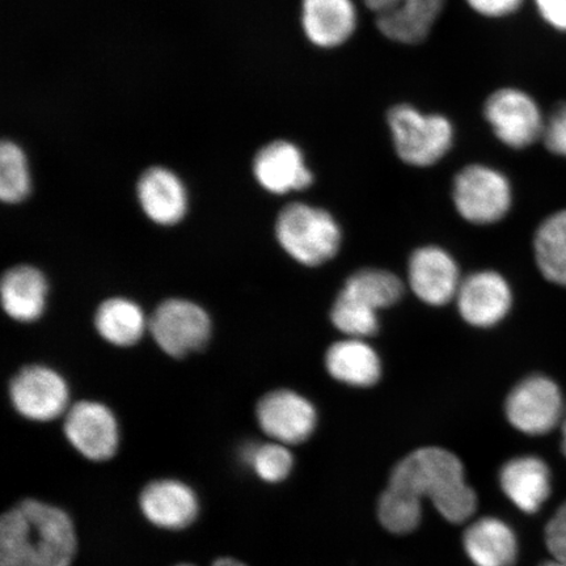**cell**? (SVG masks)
I'll list each match as a JSON object with an SVG mask.
<instances>
[{"label":"cell","instance_id":"35","mask_svg":"<svg viewBox=\"0 0 566 566\" xmlns=\"http://www.w3.org/2000/svg\"><path fill=\"white\" fill-rule=\"evenodd\" d=\"M542 566H566V564L555 560V558H554V560L544 563Z\"/></svg>","mask_w":566,"mask_h":566},{"label":"cell","instance_id":"29","mask_svg":"<svg viewBox=\"0 0 566 566\" xmlns=\"http://www.w3.org/2000/svg\"><path fill=\"white\" fill-rule=\"evenodd\" d=\"M542 138L552 154L566 158V104L552 113Z\"/></svg>","mask_w":566,"mask_h":566},{"label":"cell","instance_id":"23","mask_svg":"<svg viewBox=\"0 0 566 566\" xmlns=\"http://www.w3.org/2000/svg\"><path fill=\"white\" fill-rule=\"evenodd\" d=\"M95 327L106 343L126 348L144 337L148 329V318L136 302L111 298L98 306Z\"/></svg>","mask_w":566,"mask_h":566},{"label":"cell","instance_id":"31","mask_svg":"<svg viewBox=\"0 0 566 566\" xmlns=\"http://www.w3.org/2000/svg\"><path fill=\"white\" fill-rule=\"evenodd\" d=\"M467 2L481 15L501 18L518 10L523 0H467Z\"/></svg>","mask_w":566,"mask_h":566},{"label":"cell","instance_id":"17","mask_svg":"<svg viewBox=\"0 0 566 566\" xmlns=\"http://www.w3.org/2000/svg\"><path fill=\"white\" fill-rule=\"evenodd\" d=\"M137 192L142 210L157 224L174 226L187 214V188L171 169H146L138 181Z\"/></svg>","mask_w":566,"mask_h":566},{"label":"cell","instance_id":"9","mask_svg":"<svg viewBox=\"0 0 566 566\" xmlns=\"http://www.w3.org/2000/svg\"><path fill=\"white\" fill-rule=\"evenodd\" d=\"M485 117L502 144L513 148L533 145L543 137L546 126L539 106L514 88L494 92L485 104Z\"/></svg>","mask_w":566,"mask_h":566},{"label":"cell","instance_id":"14","mask_svg":"<svg viewBox=\"0 0 566 566\" xmlns=\"http://www.w3.org/2000/svg\"><path fill=\"white\" fill-rule=\"evenodd\" d=\"M386 38L419 44L443 9L444 0H365Z\"/></svg>","mask_w":566,"mask_h":566},{"label":"cell","instance_id":"30","mask_svg":"<svg viewBox=\"0 0 566 566\" xmlns=\"http://www.w3.org/2000/svg\"><path fill=\"white\" fill-rule=\"evenodd\" d=\"M546 543L555 560L566 564V501L548 522Z\"/></svg>","mask_w":566,"mask_h":566},{"label":"cell","instance_id":"7","mask_svg":"<svg viewBox=\"0 0 566 566\" xmlns=\"http://www.w3.org/2000/svg\"><path fill=\"white\" fill-rule=\"evenodd\" d=\"M509 422L528 436H544L564 420L560 388L544 375H531L520 381L505 402Z\"/></svg>","mask_w":566,"mask_h":566},{"label":"cell","instance_id":"4","mask_svg":"<svg viewBox=\"0 0 566 566\" xmlns=\"http://www.w3.org/2000/svg\"><path fill=\"white\" fill-rule=\"evenodd\" d=\"M395 150L409 166L429 167L440 161L452 145V126L440 115H423L402 104L388 113Z\"/></svg>","mask_w":566,"mask_h":566},{"label":"cell","instance_id":"11","mask_svg":"<svg viewBox=\"0 0 566 566\" xmlns=\"http://www.w3.org/2000/svg\"><path fill=\"white\" fill-rule=\"evenodd\" d=\"M65 434L76 451L94 462L115 457L118 424L108 407L97 401H80L69 409Z\"/></svg>","mask_w":566,"mask_h":566},{"label":"cell","instance_id":"12","mask_svg":"<svg viewBox=\"0 0 566 566\" xmlns=\"http://www.w3.org/2000/svg\"><path fill=\"white\" fill-rule=\"evenodd\" d=\"M455 302L464 322L478 328L497 325L509 314L513 293L507 281L497 272H476L460 283Z\"/></svg>","mask_w":566,"mask_h":566},{"label":"cell","instance_id":"20","mask_svg":"<svg viewBox=\"0 0 566 566\" xmlns=\"http://www.w3.org/2000/svg\"><path fill=\"white\" fill-rule=\"evenodd\" d=\"M0 293L7 315L20 323H32L44 314L48 281L39 269L13 266L4 273Z\"/></svg>","mask_w":566,"mask_h":566},{"label":"cell","instance_id":"27","mask_svg":"<svg viewBox=\"0 0 566 566\" xmlns=\"http://www.w3.org/2000/svg\"><path fill=\"white\" fill-rule=\"evenodd\" d=\"M31 192V174L23 150L11 140L0 146V198L6 203L24 201Z\"/></svg>","mask_w":566,"mask_h":566},{"label":"cell","instance_id":"3","mask_svg":"<svg viewBox=\"0 0 566 566\" xmlns=\"http://www.w3.org/2000/svg\"><path fill=\"white\" fill-rule=\"evenodd\" d=\"M275 237L290 258L304 266L334 259L342 245V230L328 211L307 203H290L275 222Z\"/></svg>","mask_w":566,"mask_h":566},{"label":"cell","instance_id":"16","mask_svg":"<svg viewBox=\"0 0 566 566\" xmlns=\"http://www.w3.org/2000/svg\"><path fill=\"white\" fill-rule=\"evenodd\" d=\"M140 511L153 525L182 530L196 521L200 505L192 488L177 480L148 484L139 497Z\"/></svg>","mask_w":566,"mask_h":566},{"label":"cell","instance_id":"8","mask_svg":"<svg viewBox=\"0 0 566 566\" xmlns=\"http://www.w3.org/2000/svg\"><path fill=\"white\" fill-rule=\"evenodd\" d=\"M10 398L17 412L32 421H52L66 412L69 386L61 374L48 366L21 369L11 380Z\"/></svg>","mask_w":566,"mask_h":566},{"label":"cell","instance_id":"15","mask_svg":"<svg viewBox=\"0 0 566 566\" xmlns=\"http://www.w3.org/2000/svg\"><path fill=\"white\" fill-rule=\"evenodd\" d=\"M253 174L269 193L280 196L307 189L314 181L300 148L287 140H274L261 148Z\"/></svg>","mask_w":566,"mask_h":566},{"label":"cell","instance_id":"5","mask_svg":"<svg viewBox=\"0 0 566 566\" xmlns=\"http://www.w3.org/2000/svg\"><path fill=\"white\" fill-rule=\"evenodd\" d=\"M452 198L467 222L492 224L511 210L513 196L505 175L490 167L473 165L457 175Z\"/></svg>","mask_w":566,"mask_h":566},{"label":"cell","instance_id":"22","mask_svg":"<svg viewBox=\"0 0 566 566\" xmlns=\"http://www.w3.org/2000/svg\"><path fill=\"white\" fill-rule=\"evenodd\" d=\"M464 549L476 566H512L518 555L513 530L497 518L473 522L465 530Z\"/></svg>","mask_w":566,"mask_h":566},{"label":"cell","instance_id":"2","mask_svg":"<svg viewBox=\"0 0 566 566\" xmlns=\"http://www.w3.org/2000/svg\"><path fill=\"white\" fill-rule=\"evenodd\" d=\"M75 552L73 521L60 507L24 500L0 520V566H70Z\"/></svg>","mask_w":566,"mask_h":566},{"label":"cell","instance_id":"24","mask_svg":"<svg viewBox=\"0 0 566 566\" xmlns=\"http://www.w3.org/2000/svg\"><path fill=\"white\" fill-rule=\"evenodd\" d=\"M534 251L544 279L566 287V210L555 212L539 226Z\"/></svg>","mask_w":566,"mask_h":566},{"label":"cell","instance_id":"34","mask_svg":"<svg viewBox=\"0 0 566 566\" xmlns=\"http://www.w3.org/2000/svg\"><path fill=\"white\" fill-rule=\"evenodd\" d=\"M562 433H563V442L562 448L564 455L566 457V415L564 416L563 424H562Z\"/></svg>","mask_w":566,"mask_h":566},{"label":"cell","instance_id":"33","mask_svg":"<svg viewBox=\"0 0 566 566\" xmlns=\"http://www.w3.org/2000/svg\"><path fill=\"white\" fill-rule=\"evenodd\" d=\"M176 566H195V565L180 564V565H176ZM211 566H247V565L243 564L242 562L235 560V558L222 557V558H218V560L212 563Z\"/></svg>","mask_w":566,"mask_h":566},{"label":"cell","instance_id":"1","mask_svg":"<svg viewBox=\"0 0 566 566\" xmlns=\"http://www.w3.org/2000/svg\"><path fill=\"white\" fill-rule=\"evenodd\" d=\"M424 499L433 502L446 521L457 525L476 512V494L467 484L463 464L452 452L423 448L395 467L379 500L381 525L396 535L412 533L420 525Z\"/></svg>","mask_w":566,"mask_h":566},{"label":"cell","instance_id":"13","mask_svg":"<svg viewBox=\"0 0 566 566\" xmlns=\"http://www.w3.org/2000/svg\"><path fill=\"white\" fill-rule=\"evenodd\" d=\"M408 280L417 298L437 307L454 301L462 283L457 261L436 245L422 247L412 253Z\"/></svg>","mask_w":566,"mask_h":566},{"label":"cell","instance_id":"26","mask_svg":"<svg viewBox=\"0 0 566 566\" xmlns=\"http://www.w3.org/2000/svg\"><path fill=\"white\" fill-rule=\"evenodd\" d=\"M331 321L346 337L367 338L379 328L378 311L342 290L331 310Z\"/></svg>","mask_w":566,"mask_h":566},{"label":"cell","instance_id":"28","mask_svg":"<svg viewBox=\"0 0 566 566\" xmlns=\"http://www.w3.org/2000/svg\"><path fill=\"white\" fill-rule=\"evenodd\" d=\"M244 454L245 462L250 463L256 475L266 483H281L293 470L292 452L282 443L251 446Z\"/></svg>","mask_w":566,"mask_h":566},{"label":"cell","instance_id":"32","mask_svg":"<svg viewBox=\"0 0 566 566\" xmlns=\"http://www.w3.org/2000/svg\"><path fill=\"white\" fill-rule=\"evenodd\" d=\"M535 3L548 24L566 32V0H535Z\"/></svg>","mask_w":566,"mask_h":566},{"label":"cell","instance_id":"6","mask_svg":"<svg viewBox=\"0 0 566 566\" xmlns=\"http://www.w3.org/2000/svg\"><path fill=\"white\" fill-rule=\"evenodd\" d=\"M148 331L159 348L174 358L200 352L211 336L210 316L197 303L167 300L148 318Z\"/></svg>","mask_w":566,"mask_h":566},{"label":"cell","instance_id":"10","mask_svg":"<svg viewBox=\"0 0 566 566\" xmlns=\"http://www.w3.org/2000/svg\"><path fill=\"white\" fill-rule=\"evenodd\" d=\"M258 421L264 433L282 444H300L313 436L317 415L313 402L292 389H275L261 398Z\"/></svg>","mask_w":566,"mask_h":566},{"label":"cell","instance_id":"18","mask_svg":"<svg viewBox=\"0 0 566 566\" xmlns=\"http://www.w3.org/2000/svg\"><path fill=\"white\" fill-rule=\"evenodd\" d=\"M502 491L522 512L541 511L551 495V472L542 459L521 457L511 460L501 471Z\"/></svg>","mask_w":566,"mask_h":566},{"label":"cell","instance_id":"19","mask_svg":"<svg viewBox=\"0 0 566 566\" xmlns=\"http://www.w3.org/2000/svg\"><path fill=\"white\" fill-rule=\"evenodd\" d=\"M304 32L313 44L335 48L356 30V9L352 0H303Z\"/></svg>","mask_w":566,"mask_h":566},{"label":"cell","instance_id":"21","mask_svg":"<svg viewBox=\"0 0 566 566\" xmlns=\"http://www.w3.org/2000/svg\"><path fill=\"white\" fill-rule=\"evenodd\" d=\"M325 367L332 378L353 387H371L381 377L378 353L364 338L346 337L329 346Z\"/></svg>","mask_w":566,"mask_h":566},{"label":"cell","instance_id":"25","mask_svg":"<svg viewBox=\"0 0 566 566\" xmlns=\"http://www.w3.org/2000/svg\"><path fill=\"white\" fill-rule=\"evenodd\" d=\"M343 290L377 311L394 306L405 294V285L398 275L375 268L353 273Z\"/></svg>","mask_w":566,"mask_h":566}]
</instances>
